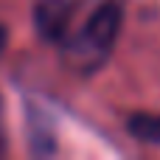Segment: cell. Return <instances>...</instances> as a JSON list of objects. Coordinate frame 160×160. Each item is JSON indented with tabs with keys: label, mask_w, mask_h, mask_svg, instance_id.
I'll list each match as a JSON object with an SVG mask.
<instances>
[{
	"label": "cell",
	"mask_w": 160,
	"mask_h": 160,
	"mask_svg": "<svg viewBox=\"0 0 160 160\" xmlns=\"http://www.w3.org/2000/svg\"><path fill=\"white\" fill-rule=\"evenodd\" d=\"M129 132L138 141H146V143L160 146V115H135L129 121Z\"/></svg>",
	"instance_id": "obj_4"
},
{
	"label": "cell",
	"mask_w": 160,
	"mask_h": 160,
	"mask_svg": "<svg viewBox=\"0 0 160 160\" xmlns=\"http://www.w3.org/2000/svg\"><path fill=\"white\" fill-rule=\"evenodd\" d=\"M6 152V132H3V112H0V155Z\"/></svg>",
	"instance_id": "obj_6"
},
{
	"label": "cell",
	"mask_w": 160,
	"mask_h": 160,
	"mask_svg": "<svg viewBox=\"0 0 160 160\" xmlns=\"http://www.w3.org/2000/svg\"><path fill=\"white\" fill-rule=\"evenodd\" d=\"M73 14H76V0H39L34 8L37 31L51 42H62L70 34Z\"/></svg>",
	"instance_id": "obj_2"
},
{
	"label": "cell",
	"mask_w": 160,
	"mask_h": 160,
	"mask_svg": "<svg viewBox=\"0 0 160 160\" xmlns=\"http://www.w3.org/2000/svg\"><path fill=\"white\" fill-rule=\"evenodd\" d=\"M31 143H34V152H39V155H48L56 146L53 129H51L45 112H37V110H31Z\"/></svg>",
	"instance_id": "obj_3"
},
{
	"label": "cell",
	"mask_w": 160,
	"mask_h": 160,
	"mask_svg": "<svg viewBox=\"0 0 160 160\" xmlns=\"http://www.w3.org/2000/svg\"><path fill=\"white\" fill-rule=\"evenodd\" d=\"M6 42H8V31H6V25H0V56L6 51Z\"/></svg>",
	"instance_id": "obj_5"
},
{
	"label": "cell",
	"mask_w": 160,
	"mask_h": 160,
	"mask_svg": "<svg viewBox=\"0 0 160 160\" xmlns=\"http://www.w3.org/2000/svg\"><path fill=\"white\" fill-rule=\"evenodd\" d=\"M124 0H101L84 22L62 39V59L76 73H96L110 56L121 37Z\"/></svg>",
	"instance_id": "obj_1"
}]
</instances>
